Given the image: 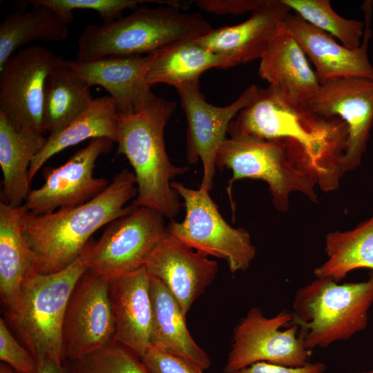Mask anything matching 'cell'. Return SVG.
Instances as JSON below:
<instances>
[{"instance_id": "6da1fadb", "label": "cell", "mask_w": 373, "mask_h": 373, "mask_svg": "<svg viewBox=\"0 0 373 373\" xmlns=\"http://www.w3.org/2000/svg\"><path fill=\"white\" fill-rule=\"evenodd\" d=\"M228 132L286 140L298 166L324 191L336 189L345 173V124L293 108L269 86L259 88L254 99L231 122Z\"/></svg>"}, {"instance_id": "7a4b0ae2", "label": "cell", "mask_w": 373, "mask_h": 373, "mask_svg": "<svg viewBox=\"0 0 373 373\" xmlns=\"http://www.w3.org/2000/svg\"><path fill=\"white\" fill-rule=\"evenodd\" d=\"M137 195L133 172L123 169L103 191L81 205L40 215L28 212L23 206L21 225L34 256L35 271L52 274L69 266L97 230L135 207L125 205Z\"/></svg>"}, {"instance_id": "3957f363", "label": "cell", "mask_w": 373, "mask_h": 373, "mask_svg": "<svg viewBox=\"0 0 373 373\" xmlns=\"http://www.w3.org/2000/svg\"><path fill=\"white\" fill-rule=\"evenodd\" d=\"M175 108L173 101L155 96L138 111L119 113L115 141L117 153L133 169L137 195L132 204L151 209L170 220L182 207L172 180L189 169L174 165L165 148L164 129Z\"/></svg>"}, {"instance_id": "277c9868", "label": "cell", "mask_w": 373, "mask_h": 373, "mask_svg": "<svg viewBox=\"0 0 373 373\" xmlns=\"http://www.w3.org/2000/svg\"><path fill=\"white\" fill-rule=\"evenodd\" d=\"M184 3L174 1L157 8L137 7L124 17L88 25L77 40V60L148 55L198 39L213 29L200 13L182 12Z\"/></svg>"}, {"instance_id": "5b68a950", "label": "cell", "mask_w": 373, "mask_h": 373, "mask_svg": "<svg viewBox=\"0 0 373 373\" xmlns=\"http://www.w3.org/2000/svg\"><path fill=\"white\" fill-rule=\"evenodd\" d=\"M372 304L373 273L367 280L343 284L316 278L297 291L293 323L307 350L327 347L365 329Z\"/></svg>"}, {"instance_id": "8992f818", "label": "cell", "mask_w": 373, "mask_h": 373, "mask_svg": "<svg viewBox=\"0 0 373 373\" xmlns=\"http://www.w3.org/2000/svg\"><path fill=\"white\" fill-rule=\"evenodd\" d=\"M86 271L79 256L59 271H34L24 280L16 310L10 319L37 363L48 357L64 363L65 312L75 286Z\"/></svg>"}, {"instance_id": "52a82bcc", "label": "cell", "mask_w": 373, "mask_h": 373, "mask_svg": "<svg viewBox=\"0 0 373 373\" xmlns=\"http://www.w3.org/2000/svg\"><path fill=\"white\" fill-rule=\"evenodd\" d=\"M220 146L216 166L232 171L227 192L233 215L235 203L232 198L234 182L244 178L265 182L275 208L282 212L289 209V196L299 191L314 202L317 200L314 179L300 169L293 160L286 140H267L254 135L229 132Z\"/></svg>"}, {"instance_id": "ba28073f", "label": "cell", "mask_w": 373, "mask_h": 373, "mask_svg": "<svg viewBox=\"0 0 373 373\" xmlns=\"http://www.w3.org/2000/svg\"><path fill=\"white\" fill-rule=\"evenodd\" d=\"M171 186L183 200L185 216L181 222L170 220L169 234L191 249L225 260L233 274L246 271L256 254L249 232L227 222L207 190L175 181Z\"/></svg>"}, {"instance_id": "9c48e42d", "label": "cell", "mask_w": 373, "mask_h": 373, "mask_svg": "<svg viewBox=\"0 0 373 373\" xmlns=\"http://www.w3.org/2000/svg\"><path fill=\"white\" fill-rule=\"evenodd\" d=\"M164 218L151 209L135 207L108 224L79 256L87 271L111 281L144 267L168 233Z\"/></svg>"}, {"instance_id": "30bf717a", "label": "cell", "mask_w": 373, "mask_h": 373, "mask_svg": "<svg viewBox=\"0 0 373 373\" xmlns=\"http://www.w3.org/2000/svg\"><path fill=\"white\" fill-rule=\"evenodd\" d=\"M311 351L293 323V315L282 311L267 318L258 307H252L233 331V343L224 373H233L257 362L287 367H300L309 363Z\"/></svg>"}, {"instance_id": "8fae6325", "label": "cell", "mask_w": 373, "mask_h": 373, "mask_svg": "<svg viewBox=\"0 0 373 373\" xmlns=\"http://www.w3.org/2000/svg\"><path fill=\"white\" fill-rule=\"evenodd\" d=\"M61 59L44 46L30 45L18 50L0 68V113L16 129L45 133L46 83Z\"/></svg>"}, {"instance_id": "7c38bea8", "label": "cell", "mask_w": 373, "mask_h": 373, "mask_svg": "<svg viewBox=\"0 0 373 373\" xmlns=\"http://www.w3.org/2000/svg\"><path fill=\"white\" fill-rule=\"evenodd\" d=\"M115 343L109 281L86 271L75 286L65 312V358L76 360Z\"/></svg>"}, {"instance_id": "4fadbf2b", "label": "cell", "mask_w": 373, "mask_h": 373, "mask_svg": "<svg viewBox=\"0 0 373 373\" xmlns=\"http://www.w3.org/2000/svg\"><path fill=\"white\" fill-rule=\"evenodd\" d=\"M258 86L251 84L232 103L217 106L207 102L198 81L176 88L188 127L186 157L190 164L200 160L202 178L200 187L209 191L213 184L218 149L227 137L231 122L256 96Z\"/></svg>"}, {"instance_id": "5bb4252c", "label": "cell", "mask_w": 373, "mask_h": 373, "mask_svg": "<svg viewBox=\"0 0 373 373\" xmlns=\"http://www.w3.org/2000/svg\"><path fill=\"white\" fill-rule=\"evenodd\" d=\"M304 109L318 117L338 116L343 120L347 139L342 166L345 172L356 168L373 126V79L345 77L321 83Z\"/></svg>"}, {"instance_id": "9a60e30c", "label": "cell", "mask_w": 373, "mask_h": 373, "mask_svg": "<svg viewBox=\"0 0 373 373\" xmlns=\"http://www.w3.org/2000/svg\"><path fill=\"white\" fill-rule=\"evenodd\" d=\"M113 143L108 138L90 140L64 164L48 168L44 184L30 190L24 209L40 215L81 205L99 195L109 184L105 178L94 177V166L100 155L111 151Z\"/></svg>"}, {"instance_id": "2e32d148", "label": "cell", "mask_w": 373, "mask_h": 373, "mask_svg": "<svg viewBox=\"0 0 373 373\" xmlns=\"http://www.w3.org/2000/svg\"><path fill=\"white\" fill-rule=\"evenodd\" d=\"M361 9L365 19L364 33L361 46L354 49L340 45L331 35L296 13L289 12L285 18L283 28L314 64L321 83L345 77L373 79V66L367 55L368 44L372 35L373 1H364Z\"/></svg>"}, {"instance_id": "e0dca14e", "label": "cell", "mask_w": 373, "mask_h": 373, "mask_svg": "<svg viewBox=\"0 0 373 373\" xmlns=\"http://www.w3.org/2000/svg\"><path fill=\"white\" fill-rule=\"evenodd\" d=\"M144 267L150 276L160 280L171 291L184 316L218 271L216 260L184 245L169 233Z\"/></svg>"}, {"instance_id": "ac0fdd59", "label": "cell", "mask_w": 373, "mask_h": 373, "mask_svg": "<svg viewBox=\"0 0 373 373\" xmlns=\"http://www.w3.org/2000/svg\"><path fill=\"white\" fill-rule=\"evenodd\" d=\"M290 9L282 0H265L245 21L213 29L196 42L226 57L231 67L260 59L283 28Z\"/></svg>"}, {"instance_id": "d6986e66", "label": "cell", "mask_w": 373, "mask_h": 373, "mask_svg": "<svg viewBox=\"0 0 373 373\" xmlns=\"http://www.w3.org/2000/svg\"><path fill=\"white\" fill-rule=\"evenodd\" d=\"M153 52L144 55L108 56L89 61L65 60L88 86H100L114 100L119 113H133L155 95L146 82Z\"/></svg>"}, {"instance_id": "ffe728a7", "label": "cell", "mask_w": 373, "mask_h": 373, "mask_svg": "<svg viewBox=\"0 0 373 373\" xmlns=\"http://www.w3.org/2000/svg\"><path fill=\"white\" fill-rule=\"evenodd\" d=\"M258 75L284 103L298 109L306 107L321 86L303 50L283 26L260 58Z\"/></svg>"}, {"instance_id": "44dd1931", "label": "cell", "mask_w": 373, "mask_h": 373, "mask_svg": "<svg viewBox=\"0 0 373 373\" xmlns=\"http://www.w3.org/2000/svg\"><path fill=\"white\" fill-rule=\"evenodd\" d=\"M115 342L141 358L151 345L152 305L146 267L109 281Z\"/></svg>"}, {"instance_id": "7402d4cb", "label": "cell", "mask_w": 373, "mask_h": 373, "mask_svg": "<svg viewBox=\"0 0 373 373\" xmlns=\"http://www.w3.org/2000/svg\"><path fill=\"white\" fill-rule=\"evenodd\" d=\"M152 305L151 345L187 360L203 370L211 362L207 353L193 340L186 323V316L167 287L150 276Z\"/></svg>"}, {"instance_id": "603a6c76", "label": "cell", "mask_w": 373, "mask_h": 373, "mask_svg": "<svg viewBox=\"0 0 373 373\" xmlns=\"http://www.w3.org/2000/svg\"><path fill=\"white\" fill-rule=\"evenodd\" d=\"M22 211L23 205L14 207L0 202V294L9 318L16 310L24 280L35 271L21 225Z\"/></svg>"}, {"instance_id": "cb8c5ba5", "label": "cell", "mask_w": 373, "mask_h": 373, "mask_svg": "<svg viewBox=\"0 0 373 373\" xmlns=\"http://www.w3.org/2000/svg\"><path fill=\"white\" fill-rule=\"evenodd\" d=\"M46 142L44 134L19 131L0 113L1 201L14 207L23 205L30 191V164Z\"/></svg>"}, {"instance_id": "d4e9b609", "label": "cell", "mask_w": 373, "mask_h": 373, "mask_svg": "<svg viewBox=\"0 0 373 373\" xmlns=\"http://www.w3.org/2000/svg\"><path fill=\"white\" fill-rule=\"evenodd\" d=\"M118 114L117 106L109 95L94 99L86 111L46 138V144L30 164V182L46 162L68 147L88 139L108 138L115 142Z\"/></svg>"}, {"instance_id": "484cf974", "label": "cell", "mask_w": 373, "mask_h": 373, "mask_svg": "<svg viewBox=\"0 0 373 373\" xmlns=\"http://www.w3.org/2000/svg\"><path fill=\"white\" fill-rule=\"evenodd\" d=\"M229 67L231 65L226 57L210 51L195 40L184 41L153 52L146 82L151 87L166 84L177 88L198 81L207 70Z\"/></svg>"}, {"instance_id": "4316f807", "label": "cell", "mask_w": 373, "mask_h": 373, "mask_svg": "<svg viewBox=\"0 0 373 373\" xmlns=\"http://www.w3.org/2000/svg\"><path fill=\"white\" fill-rule=\"evenodd\" d=\"M8 15L0 24V68L18 50L32 41H59L68 35L74 18L41 4Z\"/></svg>"}, {"instance_id": "83f0119b", "label": "cell", "mask_w": 373, "mask_h": 373, "mask_svg": "<svg viewBox=\"0 0 373 373\" xmlns=\"http://www.w3.org/2000/svg\"><path fill=\"white\" fill-rule=\"evenodd\" d=\"M94 99L85 79L61 59L50 72L44 92L43 128L59 131L86 111Z\"/></svg>"}, {"instance_id": "f1b7e54d", "label": "cell", "mask_w": 373, "mask_h": 373, "mask_svg": "<svg viewBox=\"0 0 373 373\" xmlns=\"http://www.w3.org/2000/svg\"><path fill=\"white\" fill-rule=\"evenodd\" d=\"M325 245L327 260L314 269L316 278L339 283L356 269L373 270V214L352 230L329 233Z\"/></svg>"}, {"instance_id": "f546056e", "label": "cell", "mask_w": 373, "mask_h": 373, "mask_svg": "<svg viewBox=\"0 0 373 373\" xmlns=\"http://www.w3.org/2000/svg\"><path fill=\"white\" fill-rule=\"evenodd\" d=\"M282 1L307 22L337 38L344 46L354 49L361 46L364 22L339 16L329 0Z\"/></svg>"}, {"instance_id": "4dcf8cb0", "label": "cell", "mask_w": 373, "mask_h": 373, "mask_svg": "<svg viewBox=\"0 0 373 373\" xmlns=\"http://www.w3.org/2000/svg\"><path fill=\"white\" fill-rule=\"evenodd\" d=\"M70 373H150L140 358L115 343L66 365Z\"/></svg>"}, {"instance_id": "1f68e13d", "label": "cell", "mask_w": 373, "mask_h": 373, "mask_svg": "<svg viewBox=\"0 0 373 373\" xmlns=\"http://www.w3.org/2000/svg\"><path fill=\"white\" fill-rule=\"evenodd\" d=\"M31 3L48 6L55 11L74 18L73 10L82 9L96 11L103 22L116 19L125 10L135 9L144 3H162L163 1L154 0H30Z\"/></svg>"}, {"instance_id": "d6a6232c", "label": "cell", "mask_w": 373, "mask_h": 373, "mask_svg": "<svg viewBox=\"0 0 373 373\" xmlns=\"http://www.w3.org/2000/svg\"><path fill=\"white\" fill-rule=\"evenodd\" d=\"M0 359L21 373H36L37 364L28 349L22 347L0 319Z\"/></svg>"}, {"instance_id": "836d02e7", "label": "cell", "mask_w": 373, "mask_h": 373, "mask_svg": "<svg viewBox=\"0 0 373 373\" xmlns=\"http://www.w3.org/2000/svg\"><path fill=\"white\" fill-rule=\"evenodd\" d=\"M150 373H203V370L178 356L151 346L140 358Z\"/></svg>"}, {"instance_id": "e575fe53", "label": "cell", "mask_w": 373, "mask_h": 373, "mask_svg": "<svg viewBox=\"0 0 373 373\" xmlns=\"http://www.w3.org/2000/svg\"><path fill=\"white\" fill-rule=\"evenodd\" d=\"M265 0H198L195 4L204 11L215 15H240L253 12Z\"/></svg>"}, {"instance_id": "d590c367", "label": "cell", "mask_w": 373, "mask_h": 373, "mask_svg": "<svg viewBox=\"0 0 373 373\" xmlns=\"http://www.w3.org/2000/svg\"><path fill=\"white\" fill-rule=\"evenodd\" d=\"M323 363H308L300 367H287L267 362H257L233 373H324Z\"/></svg>"}, {"instance_id": "8d00e7d4", "label": "cell", "mask_w": 373, "mask_h": 373, "mask_svg": "<svg viewBox=\"0 0 373 373\" xmlns=\"http://www.w3.org/2000/svg\"><path fill=\"white\" fill-rule=\"evenodd\" d=\"M37 364L36 373H70L64 363H58L48 357L42 358Z\"/></svg>"}, {"instance_id": "74e56055", "label": "cell", "mask_w": 373, "mask_h": 373, "mask_svg": "<svg viewBox=\"0 0 373 373\" xmlns=\"http://www.w3.org/2000/svg\"><path fill=\"white\" fill-rule=\"evenodd\" d=\"M0 373H21L15 369H13L10 365L1 362L0 364Z\"/></svg>"}, {"instance_id": "f35d334b", "label": "cell", "mask_w": 373, "mask_h": 373, "mask_svg": "<svg viewBox=\"0 0 373 373\" xmlns=\"http://www.w3.org/2000/svg\"><path fill=\"white\" fill-rule=\"evenodd\" d=\"M356 373H373V370H371L370 371H367V372H356Z\"/></svg>"}]
</instances>
